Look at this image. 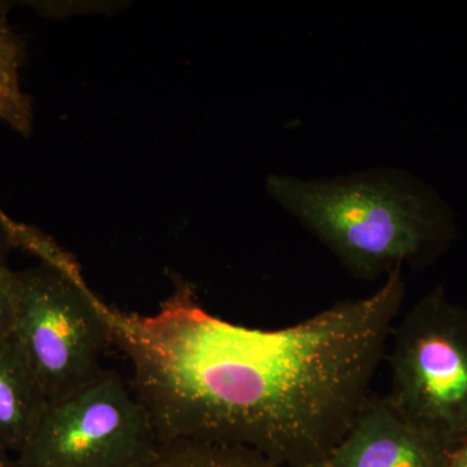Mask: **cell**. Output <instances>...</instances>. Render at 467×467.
<instances>
[{
  "label": "cell",
  "instance_id": "cell-1",
  "mask_svg": "<svg viewBox=\"0 0 467 467\" xmlns=\"http://www.w3.org/2000/svg\"><path fill=\"white\" fill-rule=\"evenodd\" d=\"M405 294L396 269L368 296L263 330L211 315L177 279L155 315L109 306L106 315L159 444L232 445L306 467L342 441L370 398Z\"/></svg>",
  "mask_w": 467,
  "mask_h": 467
},
{
  "label": "cell",
  "instance_id": "cell-2",
  "mask_svg": "<svg viewBox=\"0 0 467 467\" xmlns=\"http://www.w3.org/2000/svg\"><path fill=\"white\" fill-rule=\"evenodd\" d=\"M265 187L273 202L358 281L434 265L459 236L451 205L405 169L324 178L270 174Z\"/></svg>",
  "mask_w": 467,
  "mask_h": 467
},
{
  "label": "cell",
  "instance_id": "cell-3",
  "mask_svg": "<svg viewBox=\"0 0 467 467\" xmlns=\"http://www.w3.org/2000/svg\"><path fill=\"white\" fill-rule=\"evenodd\" d=\"M386 358L402 416L451 451L466 444V306L432 288L396 319Z\"/></svg>",
  "mask_w": 467,
  "mask_h": 467
},
{
  "label": "cell",
  "instance_id": "cell-4",
  "mask_svg": "<svg viewBox=\"0 0 467 467\" xmlns=\"http://www.w3.org/2000/svg\"><path fill=\"white\" fill-rule=\"evenodd\" d=\"M15 337L47 401L84 389L103 373L113 346L106 304L98 299L70 257L17 272Z\"/></svg>",
  "mask_w": 467,
  "mask_h": 467
},
{
  "label": "cell",
  "instance_id": "cell-5",
  "mask_svg": "<svg viewBox=\"0 0 467 467\" xmlns=\"http://www.w3.org/2000/svg\"><path fill=\"white\" fill-rule=\"evenodd\" d=\"M149 414L115 371L48 401L20 467H126L156 457Z\"/></svg>",
  "mask_w": 467,
  "mask_h": 467
},
{
  "label": "cell",
  "instance_id": "cell-6",
  "mask_svg": "<svg viewBox=\"0 0 467 467\" xmlns=\"http://www.w3.org/2000/svg\"><path fill=\"white\" fill-rule=\"evenodd\" d=\"M451 454L411 425L386 395H370L342 441L306 467H445Z\"/></svg>",
  "mask_w": 467,
  "mask_h": 467
},
{
  "label": "cell",
  "instance_id": "cell-7",
  "mask_svg": "<svg viewBox=\"0 0 467 467\" xmlns=\"http://www.w3.org/2000/svg\"><path fill=\"white\" fill-rule=\"evenodd\" d=\"M47 399L16 337L0 340V448L15 457L32 438Z\"/></svg>",
  "mask_w": 467,
  "mask_h": 467
},
{
  "label": "cell",
  "instance_id": "cell-8",
  "mask_svg": "<svg viewBox=\"0 0 467 467\" xmlns=\"http://www.w3.org/2000/svg\"><path fill=\"white\" fill-rule=\"evenodd\" d=\"M24 63L26 46L9 24L8 5L0 3V121L21 137L29 138L34 109L21 79Z\"/></svg>",
  "mask_w": 467,
  "mask_h": 467
},
{
  "label": "cell",
  "instance_id": "cell-9",
  "mask_svg": "<svg viewBox=\"0 0 467 467\" xmlns=\"http://www.w3.org/2000/svg\"><path fill=\"white\" fill-rule=\"evenodd\" d=\"M156 459L162 467H284L245 448L192 441L161 442Z\"/></svg>",
  "mask_w": 467,
  "mask_h": 467
},
{
  "label": "cell",
  "instance_id": "cell-10",
  "mask_svg": "<svg viewBox=\"0 0 467 467\" xmlns=\"http://www.w3.org/2000/svg\"><path fill=\"white\" fill-rule=\"evenodd\" d=\"M18 306V275L9 265L0 266V340L14 337Z\"/></svg>",
  "mask_w": 467,
  "mask_h": 467
},
{
  "label": "cell",
  "instance_id": "cell-11",
  "mask_svg": "<svg viewBox=\"0 0 467 467\" xmlns=\"http://www.w3.org/2000/svg\"><path fill=\"white\" fill-rule=\"evenodd\" d=\"M14 248H16L14 220L0 208V266L8 265V257Z\"/></svg>",
  "mask_w": 467,
  "mask_h": 467
},
{
  "label": "cell",
  "instance_id": "cell-12",
  "mask_svg": "<svg viewBox=\"0 0 467 467\" xmlns=\"http://www.w3.org/2000/svg\"><path fill=\"white\" fill-rule=\"evenodd\" d=\"M445 467H467V442L453 451Z\"/></svg>",
  "mask_w": 467,
  "mask_h": 467
},
{
  "label": "cell",
  "instance_id": "cell-13",
  "mask_svg": "<svg viewBox=\"0 0 467 467\" xmlns=\"http://www.w3.org/2000/svg\"><path fill=\"white\" fill-rule=\"evenodd\" d=\"M0 467H20L18 466L16 457L8 451H3L0 448Z\"/></svg>",
  "mask_w": 467,
  "mask_h": 467
},
{
  "label": "cell",
  "instance_id": "cell-14",
  "mask_svg": "<svg viewBox=\"0 0 467 467\" xmlns=\"http://www.w3.org/2000/svg\"><path fill=\"white\" fill-rule=\"evenodd\" d=\"M126 467H162L160 465V462L156 457L153 459L142 461V462L134 463V465L126 466Z\"/></svg>",
  "mask_w": 467,
  "mask_h": 467
}]
</instances>
